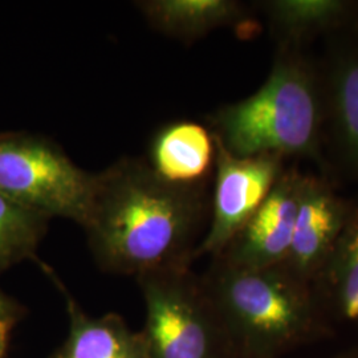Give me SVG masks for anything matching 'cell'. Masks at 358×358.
Segmentation results:
<instances>
[{"mask_svg":"<svg viewBox=\"0 0 358 358\" xmlns=\"http://www.w3.org/2000/svg\"><path fill=\"white\" fill-rule=\"evenodd\" d=\"M349 210L350 201L340 196L325 179L306 174L292 242L282 266L312 285L345 226Z\"/></svg>","mask_w":358,"mask_h":358,"instance_id":"obj_8","label":"cell"},{"mask_svg":"<svg viewBox=\"0 0 358 358\" xmlns=\"http://www.w3.org/2000/svg\"><path fill=\"white\" fill-rule=\"evenodd\" d=\"M324 94V154L358 180V41L334 43L320 66Z\"/></svg>","mask_w":358,"mask_h":358,"instance_id":"obj_9","label":"cell"},{"mask_svg":"<svg viewBox=\"0 0 358 358\" xmlns=\"http://www.w3.org/2000/svg\"><path fill=\"white\" fill-rule=\"evenodd\" d=\"M334 358H358V353H345V355H341V356Z\"/></svg>","mask_w":358,"mask_h":358,"instance_id":"obj_18","label":"cell"},{"mask_svg":"<svg viewBox=\"0 0 358 358\" xmlns=\"http://www.w3.org/2000/svg\"><path fill=\"white\" fill-rule=\"evenodd\" d=\"M16 321H0V358H6Z\"/></svg>","mask_w":358,"mask_h":358,"instance_id":"obj_17","label":"cell"},{"mask_svg":"<svg viewBox=\"0 0 358 358\" xmlns=\"http://www.w3.org/2000/svg\"><path fill=\"white\" fill-rule=\"evenodd\" d=\"M88 173L50 138L26 131L0 133V194L41 217L81 224L93 189Z\"/></svg>","mask_w":358,"mask_h":358,"instance_id":"obj_5","label":"cell"},{"mask_svg":"<svg viewBox=\"0 0 358 358\" xmlns=\"http://www.w3.org/2000/svg\"><path fill=\"white\" fill-rule=\"evenodd\" d=\"M214 140L236 157L272 154L324 164L320 66L299 48H278L266 83L208 117Z\"/></svg>","mask_w":358,"mask_h":358,"instance_id":"obj_2","label":"cell"},{"mask_svg":"<svg viewBox=\"0 0 358 358\" xmlns=\"http://www.w3.org/2000/svg\"><path fill=\"white\" fill-rule=\"evenodd\" d=\"M48 219L13 203L0 194V273L36 259V251L48 229Z\"/></svg>","mask_w":358,"mask_h":358,"instance_id":"obj_15","label":"cell"},{"mask_svg":"<svg viewBox=\"0 0 358 358\" xmlns=\"http://www.w3.org/2000/svg\"><path fill=\"white\" fill-rule=\"evenodd\" d=\"M26 313V309L20 306L15 299L6 294L0 288V321L20 320Z\"/></svg>","mask_w":358,"mask_h":358,"instance_id":"obj_16","label":"cell"},{"mask_svg":"<svg viewBox=\"0 0 358 358\" xmlns=\"http://www.w3.org/2000/svg\"><path fill=\"white\" fill-rule=\"evenodd\" d=\"M353 22H357V23H358V11H357V15H356V17H355V20H353Z\"/></svg>","mask_w":358,"mask_h":358,"instance_id":"obj_19","label":"cell"},{"mask_svg":"<svg viewBox=\"0 0 358 358\" xmlns=\"http://www.w3.org/2000/svg\"><path fill=\"white\" fill-rule=\"evenodd\" d=\"M215 141V140H214ZM215 177L210 224L195 259L220 255L243 229L285 171L284 158L264 154L236 157L215 141Z\"/></svg>","mask_w":358,"mask_h":358,"instance_id":"obj_6","label":"cell"},{"mask_svg":"<svg viewBox=\"0 0 358 358\" xmlns=\"http://www.w3.org/2000/svg\"><path fill=\"white\" fill-rule=\"evenodd\" d=\"M304 176L296 167L285 169L255 214L214 259L245 268L282 264L292 242Z\"/></svg>","mask_w":358,"mask_h":358,"instance_id":"obj_7","label":"cell"},{"mask_svg":"<svg viewBox=\"0 0 358 358\" xmlns=\"http://www.w3.org/2000/svg\"><path fill=\"white\" fill-rule=\"evenodd\" d=\"M278 48L303 50L308 41L352 23L357 3L345 0H269L260 3Z\"/></svg>","mask_w":358,"mask_h":358,"instance_id":"obj_13","label":"cell"},{"mask_svg":"<svg viewBox=\"0 0 358 358\" xmlns=\"http://www.w3.org/2000/svg\"><path fill=\"white\" fill-rule=\"evenodd\" d=\"M40 266L63 294L69 319L66 338L50 358H148L141 333L133 332L117 313H87L55 271Z\"/></svg>","mask_w":358,"mask_h":358,"instance_id":"obj_10","label":"cell"},{"mask_svg":"<svg viewBox=\"0 0 358 358\" xmlns=\"http://www.w3.org/2000/svg\"><path fill=\"white\" fill-rule=\"evenodd\" d=\"M201 279L238 358H280L332 333L312 287L282 264L245 268L213 259Z\"/></svg>","mask_w":358,"mask_h":358,"instance_id":"obj_3","label":"cell"},{"mask_svg":"<svg viewBox=\"0 0 358 358\" xmlns=\"http://www.w3.org/2000/svg\"><path fill=\"white\" fill-rule=\"evenodd\" d=\"M210 203L207 183L173 185L146 159L121 158L94 173L80 226L103 271L138 279L192 266Z\"/></svg>","mask_w":358,"mask_h":358,"instance_id":"obj_1","label":"cell"},{"mask_svg":"<svg viewBox=\"0 0 358 358\" xmlns=\"http://www.w3.org/2000/svg\"><path fill=\"white\" fill-rule=\"evenodd\" d=\"M310 287L331 331L358 324V201H350L345 226Z\"/></svg>","mask_w":358,"mask_h":358,"instance_id":"obj_11","label":"cell"},{"mask_svg":"<svg viewBox=\"0 0 358 358\" xmlns=\"http://www.w3.org/2000/svg\"><path fill=\"white\" fill-rule=\"evenodd\" d=\"M137 282L148 358H238L201 276L190 267L148 273Z\"/></svg>","mask_w":358,"mask_h":358,"instance_id":"obj_4","label":"cell"},{"mask_svg":"<svg viewBox=\"0 0 358 358\" xmlns=\"http://www.w3.org/2000/svg\"><path fill=\"white\" fill-rule=\"evenodd\" d=\"M136 7L154 29L185 43L248 22L245 6L235 0H143Z\"/></svg>","mask_w":358,"mask_h":358,"instance_id":"obj_14","label":"cell"},{"mask_svg":"<svg viewBox=\"0 0 358 358\" xmlns=\"http://www.w3.org/2000/svg\"><path fill=\"white\" fill-rule=\"evenodd\" d=\"M215 155L210 129L192 121H174L154 134L148 164L169 183L199 185L207 183Z\"/></svg>","mask_w":358,"mask_h":358,"instance_id":"obj_12","label":"cell"}]
</instances>
